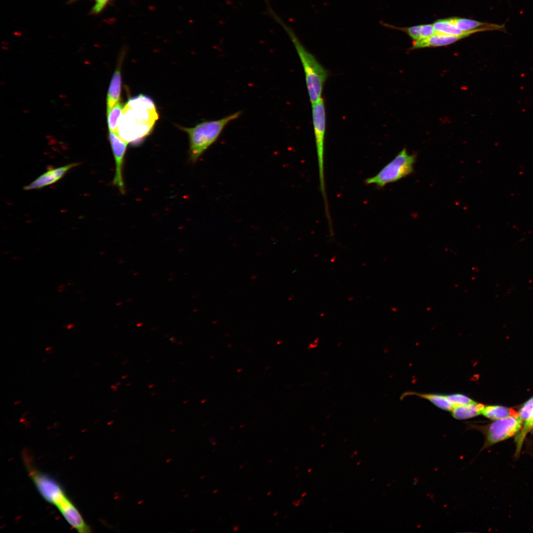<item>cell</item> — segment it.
I'll return each mask as SVG.
<instances>
[{
    "label": "cell",
    "instance_id": "277c9868",
    "mask_svg": "<svg viewBox=\"0 0 533 533\" xmlns=\"http://www.w3.org/2000/svg\"><path fill=\"white\" fill-rule=\"evenodd\" d=\"M241 114V112L238 111L218 119L201 122L192 127L179 126L189 137L190 160L196 161L216 142L225 127Z\"/></svg>",
    "mask_w": 533,
    "mask_h": 533
},
{
    "label": "cell",
    "instance_id": "603a6c76",
    "mask_svg": "<svg viewBox=\"0 0 533 533\" xmlns=\"http://www.w3.org/2000/svg\"><path fill=\"white\" fill-rule=\"evenodd\" d=\"M509 415L516 418H519V415H518V414L515 411L512 409H509Z\"/></svg>",
    "mask_w": 533,
    "mask_h": 533
},
{
    "label": "cell",
    "instance_id": "3957f363",
    "mask_svg": "<svg viewBox=\"0 0 533 533\" xmlns=\"http://www.w3.org/2000/svg\"><path fill=\"white\" fill-rule=\"evenodd\" d=\"M270 15L283 28L293 43L302 64L306 88L311 105L322 98L323 89L328 76L327 71L318 61L316 57L302 44L291 27L268 7Z\"/></svg>",
    "mask_w": 533,
    "mask_h": 533
},
{
    "label": "cell",
    "instance_id": "f1b7e54d",
    "mask_svg": "<svg viewBox=\"0 0 533 533\" xmlns=\"http://www.w3.org/2000/svg\"><path fill=\"white\" fill-rule=\"evenodd\" d=\"M311 470H312V468H309V469H308V472H310V471H311Z\"/></svg>",
    "mask_w": 533,
    "mask_h": 533
},
{
    "label": "cell",
    "instance_id": "5bb4252c",
    "mask_svg": "<svg viewBox=\"0 0 533 533\" xmlns=\"http://www.w3.org/2000/svg\"><path fill=\"white\" fill-rule=\"evenodd\" d=\"M485 406L481 403L474 402L471 404L456 406L451 411L453 417L457 419H465L473 418L481 414Z\"/></svg>",
    "mask_w": 533,
    "mask_h": 533
},
{
    "label": "cell",
    "instance_id": "f546056e",
    "mask_svg": "<svg viewBox=\"0 0 533 533\" xmlns=\"http://www.w3.org/2000/svg\"><path fill=\"white\" fill-rule=\"evenodd\" d=\"M360 461H359V462H358L357 463V465H359V464H360Z\"/></svg>",
    "mask_w": 533,
    "mask_h": 533
},
{
    "label": "cell",
    "instance_id": "2e32d148",
    "mask_svg": "<svg viewBox=\"0 0 533 533\" xmlns=\"http://www.w3.org/2000/svg\"><path fill=\"white\" fill-rule=\"evenodd\" d=\"M124 105L121 102L119 101L112 108L107 111V122L109 132H117L119 119Z\"/></svg>",
    "mask_w": 533,
    "mask_h": 533
},
{
    "label": "cell",
    "instance_id": "5b68a950",
    "mask_svg": "<svg viewBox=\"0 0 533 533\" xmlns=\"http://www.w3.org/2000/svg\"><path fill=\"white\" fill-rule=\"evenodd\" d=\"M416 161V154L409 153L404 148L375 175L366 178L364 183L367 185H374L379 189L383 188L412 174L414 172Z\"/></svg>",
    "mask_w": 533,
    "mask_h": 533
},
{
    "label": "cell",
    "instance_id": "ac0fdd59",
    "mask_svg": "<svg viewBox=\"0 0 533 533\" xmlns=\"http://www.w3.org/2000/svg\"><path fill=\"white\" fill-rule=\"evenodd\" d=\"M382 25L388 28L396 29L405 33L413 40V42L421 39V25L409 27H397L389 24L382 23Z\"/></svg>",
    "mask_w": 533,
    "mask_h": 533
},
{
    "label": "cell",
    "instance_id": "d6986e66",
    "mask_svg": "<svg viewBox=\"0 0 533 533\" xmlns=\"http://www.w3.org/2000/svg\"><path fill=\"white\" fill-rule=\"evenodd\" d=\"M445 397L453 408L469 404L474 402L468 396L459 393L445 395Z\"/></svg>",
    "mask_w": 533,
    "mask_h": 533
},
{
    "label": "cell",
    "instance_id": "ba28073f",
    "mask_svg": "<svg viewBox=\"0 0 533 533\" xmlns=\"http://www.w3.org/2000/svg\"><path fill=\"white\" fill-rule=\"evenodd\" d=\"M109 139L115 162V174L113 184L117 187L122 194H123L125 192V188L123 178V166L128 143L122 140L117 132H109Z\"/></svg>",
    "mask_w": 533,
    "mask_h": 533
},
{
    "label": "cell",
    "instance_id": "7c38bea8",
    "mask_svg": "<svg viewBox=\"0 0 533 533\" xmlns=\"http://www.w3.org/2000/svg\"><path fill=\"white\" fill-rule=\"evenodd\" d=\"M121 82V63H119L113 74L108 89L107 97V111L119 101Z\"/></svg>",
    "mask_w": 533,
    "mask_h": 533
},
{
    "label": "cell",
    "instance_id": "83f0119b",
    "mask_svg": "<svg viewBox=\"0 0 533 533\" xmlns=\"http://www.w3.org/2000/svg\"><path fill=\"white\" fill-rule=\"evenodd\" d=\"M306 493H305V492L303 494V495H302V497H304V496H305L306 495Z\"/></svg>",
    "mask_w": 533,
    "mask_h": 533
},
{
    "label": "cell",
    "instance_id": "8fae6325",
    "mask_svg": "<svg viewBox=\"0 0 533 533\" xmlns=\"http://www.w3.org/2000/svg\"><path fill=\"white\" fill-rule=\"evenodd\" d=\"M432 24L437 33L456 36H467L468 37L471 34L477 32L496 30L495 27H484L469 31H463L453 25L449 18L438 19Z\"/></svg>",
    "mask_w": 533,
    "mask_h": 533
},
{
    "label": "cell",
    "instance_id": "4316f807",
    "mask_svg": "<svg viewBox=\"0 0 533 533\" xmlns=\"http://www.w3.org/2000/svg\"><path fill=\"white\" fill-rule=\"evenodd\" d=\"M357 453H358V451H357V450H355V451L354 452L353 455H356L357 454Z\"/></svg>",
    "mask_w": 533,
    "mask_h": 533
},
{
    "label": "cell",
    "instance_id": "7402d4cb",
    "mask_svg": "<svg viewBox=\"0 0 533 533\" xmlns=\"http://www.w3.org/2000/svg\"><path fill=\"white\" fill-rule=\"evenodd\" d=\"M110 0H95V2L92 7L90 13L91 14H97L100 13L105 7Z\"/></svg>",
    "mask_w": 533,
    "mask_h": 533
},
{
    "label": "cell",
    "instance_id": "7a4b0ae2",
    "mask_svg": "<svg viewBox=\"0 0 533 533\" xmlns=\"http://www.w3.org/2000/svg\"><path fill=\"white\" fill-rule=\"evenodd\" d=\"M23 455L28 474L41 496L56 506L72 528L78 532L85 531L88 525L60 483L50 475L37 469L28 454L24 452Z\"/></svg>",
    "mask_w": 533,
    "mask_h": 533
},
{
    "label": "cell",
    "instance_id": "6da1fadb",
    "mask_svg": "<svg viewBox=\"0 0 533 533\" xmlns=\"http://www.w3.org/2000/svg\"><path fill=\"white\" fill-rule=\"evenodd\" d=\"M158 118L152 99L146 95H138L124 104L116 132L127 143H138L151 133Z\"/></svg>",
    "mask_w": 533,
    "mask_h": 533
},
{
    "label": "cell",
    "instance_id": "4dcf8cb0",
    "mask_svg": "<svg viewBox=\"0 0 533 533\" xmlns=\"http://www.w3.org/2000/svg\"><path fill=\"white\" fill-rule=\"evenodd\" d=\"M323 446H324V444H323V445H322L321 447H323Z\"/></svg>",
    "mask_w": 533,
    "mask_h": 533
},
{
    "label": "cell",
    "instance_id": "52a82bcc",
    "mask_svg": "<svg viewBox=\"0 0 533 533\" xmlns=\"http://www.w3.org/2000/svg\"><path fill=\"white\" fill-rule=\"evenodd\" d=\"M465 423L467 430H478L484 435L485 441L481 451L517 434L523 425L520 418H516L512 416L495 420L484 426L470 422Z\"/></svg>",
    "mask_w": 533,
    "mask_h": 533
},
{
    "label": "cell",
    "instance_id": "9c48e42d",
    "mask_svg": "<svg viewBox=\"0 0 533 533\" xmlns=\"http://www.w3.org/2000/svg\"><path fill=\"white\" fill-rule=\"evenodd\" d=\"M78 165V163H72L48 170L25 186L24 189L28 190L39 189L52 185L60 180L71 169Z\"/></svg>",
    "mask_w": 533,
    "mask_h": 533
},
{
    "label": "cell",
    "instance_id": "44dd1931",
    "mask_svg": "<svg viewBox=\"0 0 533 533\" xmlns=\"http://www.w3.org/2000/svg\"><path fill=\"white\" fill-rule=\"evenodd\" d=\"M435 33L436 32L433 24H428L421 25V39L429 38L434 35Z\"/></svg>",
    "mask_w": 533,
    "mask_h": 533
},
{
    "label": "cell",
    "instance_id": "cb8c5ba5",
    "mask_svg": "<svg viewBox=\"0 0 533 533\" xmlns=\"http://www.w3.org/2000/svg\"><path fill=\"white\" fill-rule=\"evenodd\" d=\"M75 325L74 324H70L67 326V328L68 329H71L75 327Z\"/></svg>",
    "mask_w": 533,
    "mask_h": 533
},
{
    "label": "cell",
    "instance_id": "e0dca14e",
    "mask_svg": "<svg viewBox=\"0 0 533 533\" xmlns=\"http://www.w3.org/2000/svg\"><path fill=\"white\" fill-rule=\"evenodd\" d=\"M481 414L493 420H496L509 416V409L500 406H488L482 410Z\"/></svg>",
    "mask_w": 533,
    "mask_h": 533
},
{
    "label": "cell",
    "instance_id": "4fadbf2b",
    "mask_svg": "<svg viewBox=\"0 0 533 533\" xmlns=\"http://www.w3.org/2000/svg\"><path fill=\"white\" fill-rule=\"evenodd\" d=\"M450 21L457 28L463 31H469L484 27H495L505 31V25H499L486 22H483L475 20L458 17L449 18Z\"/></svg>",
    "mask_w": 533,
    "mask_h": 533
},
{
    "label": "cell",
    "instance_id": "484cf974",
    "mask_svg": "<svg viewBox=\"0 0 533 533\" xmlns=\"http://www.w3.org/2000/svg\"><path fill=\"white\" fill-rule=\"evenodd\" d=\"M76 0H70L69 1V3H73V2H75V1H76Z\"/></svg>",
    "mask_w": 533,
    "mask_h": 533
},
{
    "label": "cell",
    "instance_id": "ffe728a7",
    "mask_svg": "<svg viewBox=\"0 0 533 533\" xmlns=\"http://www.w3.org/2000/svg\"><path fill=\"white\" fill-rule=\"evenodd\" d=\"M533 409V398L528 400L521 409L519 418L523 423L530 417Z\"/></svg>",
    "mask_w": 533,
    "mask_h": 533
},
{
    "label": "cell",
    "instance_id": "9a60e30c",
    "mask_svg": "<svg viewBox=\"0 0 533 533\" xmlns=\"http://www.w3.org/2000/svg\"><path fill=\"white\" fill-rule=\"evenodd\" d=\"M409 395H415L421 398L429 401L437 407L447 411H451L453 408V406L448 402L445 397V395H440L431 393H419L414 392H408L403 394V396Z\"/></svg>",
    "mask_w": 533,
    "mask_h": 533
},
{
    "label": "cell",
    "instance_id": "d4e9b609",
    "mask_svg": "<svg viewBox=\"0 0 533 533\" xmlns=\"http://www.w3.org/2000/svg\"><path fill=\"white\" fill-rule=\"evenodd\" d=\"M64 288H65V286H64V285H61V286H59V291H60L61 290V289H62V291H64Z\"/></svg>",
    "mask_w": 533,
    "mask_h": 533
},
{
    "label": "cell",
    "instance_id": "30bf717a",
    "mask_svg": "<svg viewBox=\"0 0 533 533\" xmlns=\"http://www.w3.org/2000/svg\"><path fill=\"white\" fill-rule=\"evenodd\" d=\"M467 36H456L436 33L431 37L414 42L411 49L446 46L456 42Z\"/></svg>",
    "mask_w": 533,
    "mask_h": 533
},
{
    "label": "cell",
    "instance_id": "8992f818",
    "mask_svg": "<svg viewBox=\"0 0 533 533\" xmlns=\"http://www.w3.org/2000/svg\"><path fill=\"white\" fill-rule=\"evenodd\" d=\"M312 106V123L316 149L318 168L319 188L323 198L326 214H330L326 192L324 154L326 133V110L323 99L321 98Z\"/></svg>",
    "mask_w": 533,
    "mask_h": 533
}]
</instances>
